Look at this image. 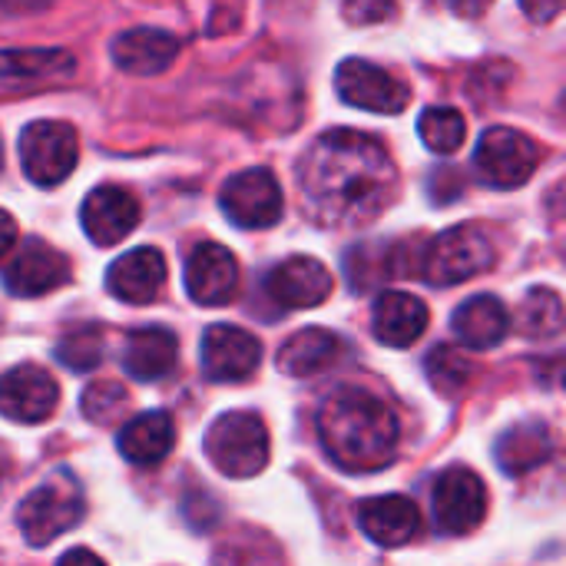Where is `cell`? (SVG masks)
I'll return each instance as SVG.
<instances>
[{"mask_svg":"<svg viewBox=\"0 0 566 566\" xmlns=\"http://www.w3.org/2000/svg\"><path fill=\"white\" fill-rule=\"evenodd\" d=\"M298 182L312 219L325 229H358L398 199V169L388 149L358 129H332L308 146Z\"/></svg>","mask_w":566,"mask_h":566,"instance_id":"6da1fadb","label":"cell"},{"mask_svg":"<svg viewBox=\"0 0 566 566\" xmlns=\"http://www.w3.org/2000/svg\"><path fill=\"white\" fill-rule=\"evenodd\" d=\"M318 438L325 454L352 474H371L398 454L395 411L365 388H338L318 408Z\"/></svg>","mask_w":566,"mask_h":566,"instance_id":"7a4b0ae2","label":"cell"},{"mask_svg":"<svg viewBox=\"0 0 566 566\" xmlns=\"http://www.w3.org/2000/svg\"><path fill=\"white\" fill-rule=\"evenodd\" d=\"M209 461L235 481L255 478L269 464V431L265 421L252 411H229L212 421L206 434Z\"/></svg>","mask_w":566,"mask_h":566,"instance_id":"3957f363","label":"cell"},{"mask_svg":"<svg viewBox=\"0 0 566 566\" xmlns=\"http://www.w3.org/2000/svg\"><path fill=\"white\" fill-rule=\"evenodd\" d=\"M83 494L80 484L70 474H53L36 491H30L17 507L20 534L30 547H46L50 541L63 537L83 521Z\"/></svg>","mask_w":566,"mask_h":566,"instance_id":"277c9868","label":"cell"},{"mask_svg":"<svg viewBox=\"0 0 566 566\" xmlns=\"http://www.w3.org/2000/svg\"><path fill=\"white\" fill-rule=\"evenodd\" d=\"M494 265V245L478 226H454L428 242L421 275L431 285H461Z\"/></svg>","mask_w":566,"mask_h":566,"instance_id":"5b68a950","label":"cell"},{"mask_svg":"<svg viewBox=\"0 0 566 566\" xmlns=\"http://www.w3.org/2000/svg\"><path fill=\"white\" fill-rule=\"evenodd\" d=\"M20 159L23 176L33 186H60L80 159V139L70 123L60 119H36L20 136Z\"/></svg>","mask_w":566,"mask_h":566,"instance_id":"8992f818","label":"cell"},{"mask_svg":"<svg viewBox=\"0 0 566 566\" xmlns=\"http://www.w3.org/2000/svg\"><path fill=\"white\" fill-rule=\"evenodd\" d=\"M541 166V149L521 129L494 126L474 149V169L491 189H521Z\"/></svg>","mask_w":566,"mask_h":566,"instance_id":"52a82bcc","label":"cell"},{"mask_svg":"<svg viewBox=\"0 0 566 566\" xmlns=\"http://www.w3.org/2000/svg\"><path fill=\"white\" fill-rule=\"evenodd\" d=\"M335 90L348 106L371 113H401L411 103V86L401 76L361 56H352L335 70Z\"/></svg>","mask_w":566,"mask_h":566,"instance_id":"ba28073f","label":"cell"},{"mask_svg":"<svg viewBox=\"0 0 566 566\" xmlns=\"http://www.w3.org/2000/svg\"><path fill=\"white\" fill-rule=\"evenodd\" d=\"M219 206L239 229H269L282 219V186L269 169H245L222 186Z\"/></svg>","mask_w":566,"mask_h":566,"instance_id":"9c48e42d","label":"cell"},{"mask_svg":"<svg viewBox=\"0 0 566 566\" xmlns=\"http://www.w3.org/2000/svg\"><path fill=\"white\" fill-rule=\"evenodd\" d=\"M488 517V488L468 468H448L434 481V521L441 534L464 537Z\"/></svg>","mask_w":566,"mask_h":566,"instance_id":"30bf717a","label":"cell"},{"mask_svg":"<svg viewBox=\"0 0 566 566\" xmlns=\"http://www.w3.org/2000/svg\"><path fill=\"white\" fill-rule=\"evenodd\" d=\"M70 259L43 239H27L17 255L7 259L3 285L17 298H40L70 282Z\"/></svg>","mask_w":566,"mask_h":566,"instance_id":"8fae6325","label":"cell"},{"mask_svg":"<svg viewBox=\"0 0 566 566\" xmlns=\"http://www.w3.org/2000/svg\"><path fill=\"white\" fill-rule=\"evenodd\" d=\"M262 365V345L255 335L235 325H212L202 335V371L209 381H245Z\"/></svg>","mask_w":566,"mask_h":566,"instance_id":"7c38bea8","label":"cell"},{"mask_svg":"<svg viewBox=\"0 0 566 566\" xmlns=\"http://www.w3.org/2000/svg\"><path fill=\"white\" fill-rule=\"evenodd\" d=\"M60 385L40 365H17L3 375L0 408L17 424H40L56 411Z\"/></svg>","mask_w":566,"mask_h":566,"instance_id":"4fadbf2b","label":"cell"},{"mask_svg":"<svg viewBox=\"0 0 566 566\" xmlns=\"http://www.w3.org/2000/svg\"><path fill=\"white\" fill-rule=\"evenodd\" d=\"M186 292L196 305H226L239 292V262L219 242H199L186 262Z\"/></svg>","mask_w":566,"mask_h":566,"instance_id":"5bb4252c","label":"cell"},{"mask_svg":"<svg viewBox=\"0 0 566 566\" xmlns=\"http://www.w3.org/2000/svg\"><path fill=\"white\" fill-rule=\"evenodd\" d=\"M80 219L96 245H116L139 226V202L123 186H96L86 196Z\"/></svg>","mask_w":566,"mask_h":566,"instance_id":"9a60e30c","label":"cell"},{"mask_svg":"<svg viewBox=\"0 0 566 566\" xmlns=\"http://www.w3.org/2000/svg\"><path fill=\"white\" fill-rule=\"evenodd\" d=\"M265 292L285 308H315L332 295V272L312 255H292L269 272Z\"/></svg>","mask_w":566,"mask_h":566,"instance_id":"2e32d148","label":"cell"},{"mask_svg":"<svg viewBox=\"0 0 566 566\" xmlns=\"http://www.w3.org/2000/svg\"><path fill=\"white\" fill-rule=\"evenodd\" d=\"M163 282H166V259L149 245L119 255L106 272V289L113 292V298L126 305H149L159 295Z\"/></svg>","mask_w":566,"mask_h":566,"instance_id":"e0dca14e","label":"cell"},{"mask_svg":"<svg viewBox=\"0 0 566 566\" xmlns=\"http://www.w3.org/2000/svg\"><path fill=\"white\" fill-rule=\"evenodd\" d=\"M358 527L381 547H405L421 531V511L401 494L371 497L358 504Z\"/></svg>","mask_w":566,"mask_h":566,"instance_id":"ac0fdd59","label":"cell"},{"mask_svg":"<svg viewBox=\"0 0 566 566\" xmlns=\"http://www.w3.org/2000/svg\"><path fill=\"white\" fill-rule=\"evenodd\" d=\"M109 50L119 70L133 76H156L169 70L172 60L179 56V40L156 27H136V30L119 33Z\"/></svg>","mask_w":566,"mask_h":566,"instance_id":"d6986e66","label":"cell"},{"mask_svg":"<svg viewBox=\"0 0 566 566\" xmlns=\"http://www.w3.org/2000/svg\"><path fill=\"white\" fill-rule=\"evenodd\" d=\"M375 338L388 348L415 345L428 328V308L411 292H381L375 302Z\"/></svg>","mask_w":566,"mask_h":566,"instance_id":"ffe728a7","label":"cell"},{"mask_svg":"<svg viewBox=\"0 0 566 566\" xmlns=\"http://www.w3.org/2000/svg\"><path fill=\"white\" fill-rule=\"evenodd\" d=\"M116 444L129 464L153 468L169 458V451L176 444V424L166 411H146L119 431Z\"/></svg>","mask_w":566,"mask_h":566,"instance_id":"44dd1931","label":"cell"},{"mask_svg":"<svg viewBox=\"0 0 566 566\" xmlns=\"http://www.w3.org/2000/svg\"><path fill=\"white\" fill-rule=\"evenodd\" d=\"M179 358V342L169 328H139L126 338L123 348V368L136 378V381H156L166 378L176 368Z\"/></svg>","mask_w":566,"mask_h":566,"instance_id":"7402d4cb","label":"cell"},{"mask_svg":"<svg viewBox=\"0 0 566 566\" xmlns=\"http://www.w3.org/2000/svg\"><path fill=\"white\" fill-rule=\"evenodd\" d=\"M554 454V434L547 424L541 421H524V424H514L507 428L497 444H494V458H497V468L504 474H531L534 468H541L547 458Z\"/></svg>","mask_w":566,"mask_h":566,"instance_id":"603a6c76","label":"cell"},{"mask_svg":"<svg viewBox=\"0 0 566 566\" xmlns=\"http://www.w3.org/2000/svg\"><path fill=\"white\" fill-rule=\"evenodd\" d=\"M451 325L468 348H494L511 332V315L497 295H474L454 312Z\"/></svg>","mask_w":566,"mask_h":566,"instance_id":"cb8c5ba5","label":"cell"},{"mask_svg":"<svg viewBox=\"0 0 566 566\" xmlns=\"http://www.w3.org/2000/svg\"><path fill=\"white\" fill-rule=\"evenodd\" d=\"M338 352L342 342L328 328H302L279 348V371L292 378H312L325 371L338 358Z\"/></svg>","mask_w":566,"mask_h":566,"instance_id":"d4e9b609","label":"cell"},{"mask_svg":"<svg viewBox=\"0 0 566 566\" xmlns=\"http://www.w3.org/2000/svg\"><path fill=\"white\" fill-rule=\"evenodd\" d=\"M566 328V308L557 292L551 289H531V295L517 308V332L524 338L544 342L557 338Z\"/></svg>","mask_w":566,"mask_h":566,"instance_id":"484cf974","label":"cell"},{"mask_svg":"<svg viewBox=\"0 0 566 566\" xmlns=\"http://www.w3.org/2000/svg\"><path fill=\"white\" fill-rule=\"evenodd\" d=\"M418 133L424 139V146L438 156H451L461 149L468 123L454 106H431L424 109V116L418 119Z\"/></svg>","mask_w":566,"mask_h":566,"instance_id":"4316f807","label":"cell"},{"mask_svg":"<svg viewBox=\"0 0 566 566\" xmlns=\"http://www.w3.org/2000/svg\"><path fill=\"white\" fill-rule=\"evenodd\" d=\"M424 371H428V381L434 385L438 395L444 398H454L468 388L471 375H474V365L451 345H438L431 348L428 361H424Z\"/></svg>","mask_w":566,"mask_h":566,"instance_id":"83f0119b","label":"cell"},{"mask_svg":"<svg viewBox=\"0 0 566 566\" xmlns=\"http://www.w3.org/2000/svg\"><path fill=\"white\" fill-rule=\"evenodd\" d=\"M56 358H60L70 371H90V368H96V365L103 361V328H99V325L73 328L70 335L60 338Z\"/></svg>","mask_w":566,"mask_h":566,"instance_id":"f1b7e54d","label":"cell"},{"mask_svg":"<svg viewBox=\"0 0 566 566\" xmlns=\"http://www.w3.org/2000/svg\"><path fill=\"white\" fill-rule=\"evenodd\" d=\"M126 408L129 391L119 381H93L80 398V411L90 424H113Z\"/></svg>","mask_w":566,"mask_h":566,"instance_id":"f546056e","label":"cell"},{"mask_svg":"<svg viewBox=\"0 0 566 566\" xmlns=\"http://www.w3.org/2000/svg\"><path fill=\"white\" fill-rule=\"evenodd\" d=\"M216 566H282V557L272 541L259 534H242L219 547Z\"/></svg>","mask_w":566,"mask_h":566,"instance_id":"4dcf8cb0","label":"cell"},{"mask_svg":"<svg viewBox=\"0 0 566 566\" xmlns=\"http://www.w3.org/2000/svg\"><path fill=\"white\" fill-rule=\"evenodd\" d=\"M73 60L63 50H10L3 56L7 80L17 76H56L60 70H70Z\"/></svg>","mask_w":566,"mask_h":566,"instance_id":"1f68e13d","label":"cell"},{"mask_svg":"<svg viewBox=\"0 0 566 566\" xmlns=\"http://www.w3.org/2000/svg\"><path fill=\"white\" fill-rule=\"evenodd\" d=\"M398 10L395 0H345L342 13L352 27H375V23H385L391 20Z\"/></svg>","mask_w":566,"mask_h":566,"instance_id":"d6a6232c","label":"cell"},{"mask_svg":"<svg viewBox=\"0 0 566 566\" xmlns=\"http://www.w3.org/2000/svg\"><path fill=\"white\" fill-rule=\"evenodd\" d=\"M521 10L534 20V23H547L554 17H560L566 10V0H521Z\"/></svg>","mask_w":566,"mask_h":566,"instance_id":"836d02e7","label":"cell"},{"mask_svg":"<svg viewBox=\"0 0 566 566\" xmlns=\"http://www.w3.org/2000/svg\"><path fill=\"white\" fill-rule=\"evenodd\" d=\"M544 206L551 212L554 222H566V179H560L547 196H544Z\"/></svg>","mask_w":566,"mask_h":566,"instance_id":"e575fe53","label":"cell"},{"mask_svg":"<svg viewBox=\"0 0 566 566\" xmlns=\"http://www.w3.org/2000/svg\"><path fill=\"white\" fill-rule=\"evenodd\" d=\"M491 3H494V0H444V7H448L451 13L464 17V20H474V17H481V13H488Z\"/></svg>","mask_w":566,"mask_h":566,"instance_id":"d590c367","label":"cell"},{"mask_svg":"<svg viewBox=\"0 0 566 566\" xmlns=\"http://www.w3.org/2000/svg\"><path fill=\"white\" fill-rule=\"evenodd\" d=\"M56 566H106L93 551H86V547H76V551H66L63 557H60V564Z\"/></svg>","mask_w":566,"mask_h":566,"instance_id":"8d00e7d4","label":"cell"},{"mask_svg":"<svg viewBox=\"0 0 566 566\" xmlns=\"http://www.w3.org/2000/svg\"><path fill=\"white\" fill-rule=\"evenodd\" d=\"M564 385H566V378H564Z\"/></svg>","mask_w":566,"mask_h":566,"instance_id":"74e56055","label":"cell"}]
</instances>
